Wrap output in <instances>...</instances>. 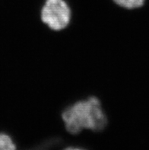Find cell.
<instances>
[{
    "mask_svg": "<svg viewBox=\"0 0 149 150\" xmlns=\"http://www.w3.org/2000/svg\"><path fill=\"white\" fill-rule=\"evenodd\" d=\"M62 117L66 130L75 135L83 129L100 132L105 129L107 124V118L101 104L95 97L69 105L63 110Z\"/></svg>",
    "mask_w": 149,
    "mask_h": 150,
    "instance_id": "cell-1",
    "label": "cell"
},
{
    "mask_svg": "<svg viewBox=\"0 0 149 150\" xmlns=\"http://www.w3.org/2000/svg\"><path fill=\"white\" fill-rule=\"evenodd\" d=\"M41 19L53 30H61L71 20V9L66 0H45L41 8Z\"/></svg>",
    "mask_w": 149,
    "mask_h": 150,
    "instance_id": "cell-2",
    "label": "cell"
},
{
    "mask_svg": "<svg viewBox=\"0 0 149 150\" xmlns=\"http://www.w3.org/2000/svg\"><path fill=\"white\" fill-rule=\"evenodd\" d=\"M61 143V139L57 137H52L48 139L43 141L36 146L30 148L28 150H51L57 146Z\"/></svg>",
    "mask_w": 149,
    "mask_h": 150,
    "instance_id": "cell-3",
    "label": "cell"
},
{
    "mask_svg": "<svg viewBox=\"0 0 149 150\" xmlns=\"http://www.w3.org/2000/svg\"><path fill=\"white\" fill-rule=\"evenodd\" d=\"M13 139L8 133L0 132V150H16Z\"/></svg>",
    "mask_w": 149,
    "mask_h": 150,
    "instance_id": "cell-4",
    "label": "cell"
},
{
    "mask_svg": "<svg viewBox=\"0 0 149 150\" xmlns=\"http://www.w3.org/2000/svg\"><path fill=\"white\" fill-rule=\"evenodd\" d=\"M117 6L126 9H134L142 7L145 0H113Z\"/></svg>",
    "mask_w": 149,
    "mask_h": 150,
    "instance_id": "cell-5",
    "label": "cell"
},
{
    "mask_svg": "<svg viewBox=\"0 0 149 150\" xmlns=\"http://www.w3.org/2000/svg\"><path fill=\"white\" fill-rule=\"evenodd\" d=\"M63 150H87L84 148H81V147H76V146H70L67 147V148L64 149Z\"/></svg>",
    "mask_w": 149,
    "mask_h": 150,
    "instance_id": "cell-6",
    "label": "cell"
}]
</instances>
